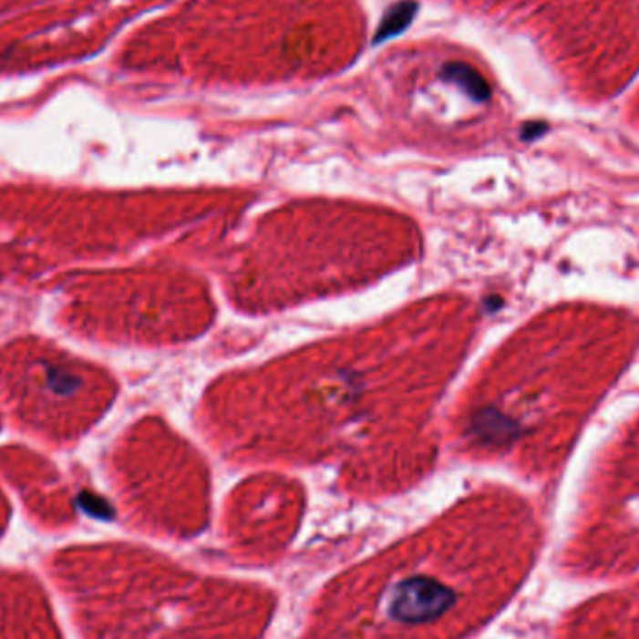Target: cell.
I'll return each instance as SVG.
<instances>
[{"label":"cell","instance_id":"obj_1","mask_svg":"<svg viewBox=\"0 0 639 639\" xmlns=\"http://www.w3.org/2000/svg\"><path fill=\"white\" fill-rule=\"evenodd\" d=\"M441 77L448 83L462 87L475 101H488L492 96L490 85H488L482 75L469 64L448 62L441 69Z\"/></svg>","mask_w":639,"mask_h":639},{"label":"cell","instance_id":"obj_3","mask_svg":"<svg viewBox=\"0 0 639 639\" xmlns=\"http://www.w3.org/2000/svg\"><path fill=\"white\" fill-rule=\"evenodd\" d=\"M548 129V126L544 122H531V124H525L523 131H521V137L525 140H533L537 137H541L544 131Z\"/></svg>","mask_w":639,"mask_h":639},{"label":"cell","instance_id":"obj_2","mask_svg":"<svg viewBox=\"0 0 639 639\" xmlns=\"http://www.w3.org/2000/svg\"><path fill=\"white\" fill-rule=\"evenodd\" d=\"M417 3H413V0H402V3H397L395 6H391L382 23L378 25V30H376L374 34V40L372 44L374 46H378V44H384L387 40H391V37L402 34L413 21V17H416L417 14Z\"/></svg>","mask_w":639,"mask_h":639}]
</instances>
